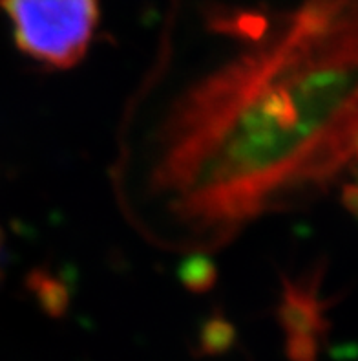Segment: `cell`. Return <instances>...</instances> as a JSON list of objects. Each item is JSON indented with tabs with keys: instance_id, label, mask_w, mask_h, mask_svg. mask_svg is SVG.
Instances as JSON below:
<instances>
[{
	"instance_id": "obj_1",
	"label": "cell",
	"mask_w": 358,
	"mask_h": 361,
	"mask_svg": "<svg viewBox=\"0 0 358 361\" xmlns=\"http://www.w3.org/2000/svg\"><path fill=\"white\" fill-rule=\"evenodd\" d=\"M203 23L222 54L150 75L114 167L134 228L186 255L313 204L358 167V0L216 4Z\"/></svg>"
},
{
	"instance_id": "obj_2",
	"label": "cell",
	"mask_w": 358,
	"mask_h": 361,
	"mask_svg": "<svg viewBox=\"0 0 358 361\" xmlns=\"http://www.w3.org/2000/svg\"><path fill=\"white\" fill-rule=\"evenodd\" d=\"M0 9L18 51L59 70L84 59L99 24V0H0Z\"/></svg>"
},
{
	"instance_id": "obj_3",
	"label": "cell",
	"mask_w": 358,
	"mask_h": 361,
	"mask_svg": "<svg viewBox=\"0 0 358 361\" xmlns=\"http://www.w3.org/2000/svg\"><path fill=\"white\" fill-rule=\"evenodd\" d=\"M324 268L317 266L298 279L281 275L278 323L286 332V354L289 361H318L324 339L331 323L327 308L331 302L322 295Z\"/></svg>"
},
{
	"instance_id": "obj_4",
	"label": "cell",
	"mask_w": 358,
	"mask_h": 361,
	"mask_svg": "<svg viewBox=\"0 0 358 361\" xmlns=\"http://www.w3.org/2000/svg\"><path fill=\"white\" fill-rule=\"evenodd\" d=\"M27 288L32 290L42 312L50 317H63L70 307V292L66 284L44 270H33L27 275Z\"/></svg>"
},
{
	"instance_id": "obj_5",
	"label": "cell",
	"mask_w": 358,
	"mask_h": 361,
	"mask_svg": "<svg viewBox=\"0 0 358 361\" xmlns=\"http://www.w3.org/2000/svg\"><path fill=\"white\" fill-rule=\"evenodd\" d=\"M177 279L188 292L205 293L218 281V268L207 253H191L177 266Z\"/></svg>"
},
{
	"instance_id": "obj_6",
	"label": "cell",
	"mask_w": 358,
	"mask_h": 361,
	"mask_svg": "<svg viewBox=\"0 0 358 361\" xmlns=\"http://www.w3.org/2000/svg\"><path fill=\"white\" fill-rule=\"evenodd\" d=\"M236 341V326L223 314H214L205 321L200 332V350L207 356L227 353Z\"/></svg>"
},
{
	"instance_id": "obj_7",
	"label": "cell",
	"mask_w": 358,
	"mask_h": 361,
	"mask_svg": "<svg viewBox=\"0 0 358 361\" xmlns=\"http://www.w3.org/2000/svg\"><path fill=\"white\" fill-rule=\"evenodd\" d=\"M340 202L347 213L358 219V167H354L345 182L340 183Z\"/></svg>"
},
{
	"instance_id": "obj_8",
	"label": "cell",
	"mask_w": 358,
	"mask_h": 361,
	"mask_svg": "<svg viewBox=\"0 0 358 361\" xmlns=\"http://www.w3.org/2000/svg\"><path fill=\"white\" fill-rule=\"evenodd\" d=\"M4 262H6V240L4 231L0 228V281H2V274H4Z\"/></svg>"
}]
</instances>
